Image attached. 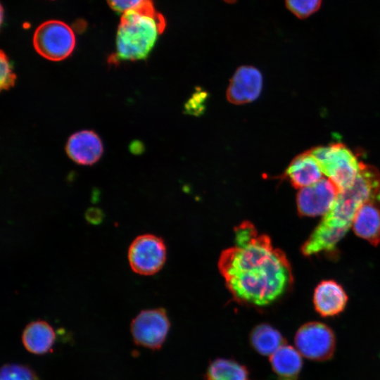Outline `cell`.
Returning a JSON list of instances; mask_svg holds the SVG:
<instances>
[{
    "label": "cell",
    "mask_w": 380,
    "mask_h": 380,
    "mask_svg": "<svg viewBox=\"0 0 380 380\" xmlns=\"http://www.w3.org/2000/svg\"><path fill=\"white\" fill-rule=\"evenodd\" d=\"M218 269L233 298L257 308L277 300L293 280L285 253L248 221L234 228V244L221 253Z\"/></svg>",
    "instance_id": "6da1fadb"
},
{
    "label": "cell",
    "mask_w": 380,
    "mask_h": 380,
    "mask_svg": "<svg viewBox=\"0 0 380 380\" xmlns=\"http://www.w3.org/2000/svg\"><path fill=\"white\" fill-rule=\"evenodd\" d=\"M369 201L380 203V173L375 167L361 162L354 182L340 191L331 209L302 246V253L311 256L336 252L338 243L352 227L357 213Z\"/></svg>",
    "instance_id": "7a4b0ae2"
},
{
    "label": "cell",
    "mask_w": 380,
    "mask_h": 380,
    "mask_svg": "<svg viewBox=\"0 0 380 380\" xmlns=\"http://www.w3.org/2000/svg\"><path fill=\"white\" fill-rule=\"evenodd\" d=\"M165 26V19L152 0L125 12L116 32L115 49L108 63L119 65L147 58Z\"/></svg>",
    "instance_id": "3957f363"
},
{
    "label": "cell",
    "mask_w": 380,
    "mask_h": 380,
    "mask_svg": "<svg viewBox=\"0 0 380 380\" xmlns=\"http://www.w3.org/2000/svg\"><path fill=\"white\" fill-rule=\"evenodd\" d=\"M322 171L342 191L354 182L360 168L356 156L343 144L335 143L310 149Z\"/></svg>",
    "instance_id": "277c9868"
},
{
    "label": "cell",
    "mask_w": 380,
    "mask_h": 380,
    "mask_svg": "<svg viewBox=\"0 0 380 380\" xmlns=\"http://www.w3.org/2000/svg\"><path fill=\"white\" fill-rule=\"evenodd\" d=\"M33 46L43 58L51 61H61L73 52L75 36L72 28L64 22L47 20L36 29Z\"/></svg>",
    "instance_id": "5b68a950"
},
{
    "label": "cell",
    "mask_w": 380,
    "mask_h": 380,
    "mask_svg": "<svg viewBox=\"0 0 380 380\" xmlns=\"http://www.w3.org/2000/svg\"><path fill=\"white\" fill-rule=\"evenodd\" d=\"M294 343L301 355L312 361L322 362L334 356L336 336L327 324L320 322H309L297 330Z\"/></svg>",
    "instance_id": "8992f818"
},
{
    "label": "cell",
    "mask_w": 380,
    "mask_h": 380,
    "mask_svg": "<svg viewBox=\"0 0 380 380\" xmlns=\"http://www.w3.org/2000/svg\"><path fill=\"white\" fill-rule=\"evenodd\" d=\"M127 258L134 272L144 276L155 274L165 264V244L156 235H139L129 245Z\"/></svg>",
    "instance_id": "52a82bcc"
},
{
    "label": "cell",
    "mask_w": 380,
    "mask_h": 380,
    "mask_svg": "<svg viewBox=\"0 0 380 380\" xmlns=\"http://www.w3.org/2000/svg\"><path fill=\"white\" fill-rule=\"evenodd\" d=\"M170 329V319L162 308L141 310L130 324L134 343L153 350L163 346Z\"/></svg>",
    "instance_id": "ba28073f"
},
{
    "label": "cell",
    "mask_w": 380,
    "mask_h": 380,
    "mask_svg": "<svg viewBox=\"0 0 380 380\" xmlns=\"http://www.w3.org/2000/svg\"><path fill=\"white\" fill-rule=\"evenodd\" d=\"M339 192L328 178L300 189L296 197L298 214L305 217L324 216L332 207Z\"/></svg>",
    "instance_id": "9c48e42d"
},
{
    "label": "cell",
    "mask_w": 380,
    "mask_h": 380,
    "mask_svg": "<svg viewBox=\"0 0 380 380\" xmlns=\"http://www.w3.org/2000/svg\"><path fill=\"white\" fill-rule=\"evenodd\" d=\"M262 88V76L260 70L251 65H243L233 75L226 96L233 104H245L257 99Z\"/></svg>",
    "instance_id": "30bf717a"
},
{
    "label": "cell",
    "mask_w": 380,
    "mask_h": 380,
    "mask_svg": "<svg viewBox=\"0 0 380 380\" xmlns=\"http://www.w3.org/2000/svg\"><path fill=\"white\" fill-rule=\"evenodd\" d=\"M65 150L68 156L77 164L92 165L101 158L103 145L95 132L84 129L68 138Z\"/></svg>",
    "instance_id": "8fae6325"
},
{
    "label": "cell",
    "mask_w": 380,
    "mask_h": 380,
    "mask_svg": "<svg viewBox=\"0 0 380 380\" xmlns=\"http://www.w3.org/2000/svg\"><path fill=\"white\" fill-rule=\"evenodd\" d=\"M347 302L348 296L343 288L333 280L322 281L315 289L313 304L321 317L338 315L344 310Z\"/></svg>",
    "instance_id": "7c38bea8"
},
{
    "label": "cell",
    "mask_w": 380,
    "mask_h": 380,
    "mask_svg": "<svg viewBox=\"0 0 380 380\" xmlns=\"http://www.w3.org/2000/svg\"><path fill=\"white\" fill-rule=\"evenodd\" d=\"M323 175L319 164L308 150L292 160L281 178L287 179L294 188L300 189L319 182Z\"/></svg>",
    "instance_id": "4fadbf2b"
},
{
    "label": "cell",
    "mask_w": 380,
    "mask_h": 380,
    "mask_svg": "<svg viewBox=\"0 0 380 380\" xmlns=\"http://www.w3.org/2000/svg\"><path fill=\"white\" fill-rule=\"evenodd\" d=\"M352 227L357 236L377 246L380 243V203L366 202L357 213Z\"/></svg>",
    "instance_id": "5bb4252c"
},
{
    "label": "cell",
    "mask_w": 380,
    "mask_h": 380,
    "mask_svg": "<svg viewBox=\"0 0 380 380\" xmlns=\"http://www.w3.org/2000/svg\"><path fill=\"white\" fill-rule=\"evenodd\" d=\"M56 340L53 327L46 321L38 319L30 322L22 334V342L25 349L35 355L51 351Z\"/></svg>",
    "instance_id": "9a60e30c"
},
{
    "label": "cell",
    "mask_w": 380,
    "mask_h": 380,
    "mask_svg": "<svg viewBox=\"0 0 380 380\" xmlns=\"http://www.w3.org/2000/svg\"><path fill=\"white\" fill-rule=\"evenodd\" d=\"M270 362L277 380H298L303 360L294 347L284 344L270 357Z\"/></svg>",
    "instance_id": "2e32d148"
},
{
    "label": "cell",
    "mask_w": 380,
    "mask_h": 380,
    "mask_svg": "<svg viewBox=\"0 0 380 380\" xmlns=\"http://www.w3.org/2000/svg\"><path fill=\"white\" fill-rule=\"evenodd\" d=\"M249 343L255 352L263 356H271L286 344L281 333L267 323H261L253 327L249 334Z\"/></svg>",
    "instance_id": "e0dca14e"
},
{
    "label": "cell",
    "mask_w": 380,
    "mask_h": 380,
    "mask_svg": "<svg viewBox=\"0 0 380 380\" xmlns=\"http://www.w3.org/2000/svg\"><path fill=\"white\" fill-rule=\"evenodd\" d=\"M205 380H250L247 367L235 360L219 357L212 360L205 371Z\"/></svg>",
    "instance_id": "ac0fdd59"
},
{
    "label": "cell",
    "mask_w": 380,
    "mask_h": 380,
    "mask_svg": "<svg viewBox=\"0 0 380 380\" xmlns=\"http://www.w3.org/2000/svg\"><path fill=\"white\" fill-rule=\"evenodd\" d=\"M0 380H39L28 366L20 364H5L1 367Z\"/></svg>",
    "instance_id": "d6986e66"
},
{
    "label": "cell",
    "mask_w": 380,
    "mask_h": 380,
    "mask_svg": "<svg viewBox=\"0 0 380 380\" xmlns=\"http://www.w3.org/2000/svg\"><path fill=\"white\" fill-rule=\"evenodd\" d=\"M322 0H285L287 9L300 19H305L321 7Z\"/></svg>",
    "instance_id": "ffe728a7"
},
{
    "label": "cell",
    "mask_w": 380,
    "mask_h": 380,
    "mask_svg": "<svg viewBox=\"0 0 380 380\" xmlns=\"http://www.w3.org/2000/svg\"><path fill=\"white\" fill-rule=\"evenodd\" d=\"M0 63V89L8 90L15 85L17 77L11 60L3 51H1Z\"/></svg>",
    "instance_id": "44dd1931"
},
{
    "label": "cell",
    "mask_w": 380,
    "mask_h": 380,
    "mask_svg": "<svg viewBox=\"0 0 380 380\" xmlns=\"http://www.w3.org/2000/svg\"><path fill=\"white\" fill-rule=\"evenodd\" d=\"M108 6L115 11L120 13L132 9L145 0H106Z\"/></svg>",
    "instance_id": "7402d4cb"
},
{
    "label": "cell",
    "mask_w": 380,
    "mask_h": 380,
    "mask_svg": "<svg viewBox=\"0 0 380 380\" xmlns=\"http://www.w3.org/2000/svg\"><path fill=\"white\" fill-rule=\"evenodd\" d=\"M104 217L101 210L97 208H90L85 213V218L91 224H98Z\"/></svg>",
    "instance_id": "603a6c76"
},
{
    "label": "cell",
    "mask_w": 380,
    "mask_h": 380,
    "mask_svg": "<svg viewBox=\"0 0 380 380\" xmlns=\"http://www.w3.org/2000/svg\"><path fill=\"white\" fill-rule=\"evenodd\" d=\"M204 95L205 94H203V92L194 94L192 96L191 99L186 105V109L188 111H190L191 113H198V109H199L200 107L203 108V105L197 103H198L199 102H203L202 99L205 98Z\"/></svg>",
    "instance_id": "cb8c5ba5"
},
{
    "label": "cell",
    "mask_w": 380,
    "mask_h": 380,
    "mask_svg": "<svg viewBox=\"0 0 380 380\" xmlns=\"http://www.w3.org/2000/svg\"><path fill=\"white\" fill-rule=\"evenodd\" d=\"M224 1L227 2V3H234L235 2L236 0H224Z\"/></svg>",
    "instance_id": "d4e9b609"
}]
</instances>
